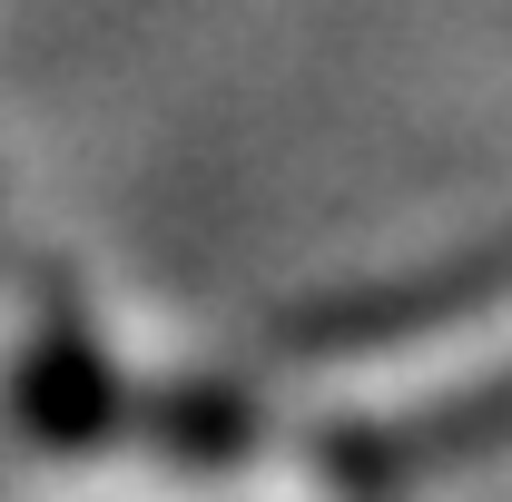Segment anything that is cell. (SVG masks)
<instances>
[{
  "label": "cell",
  "instance_id": "7a4b0ae2",
  "mask_svg": "<svg viewBox=\"0 0 512 502\" xmlns=\"http://www.w3.org/2000/svg\"><path fill=\"white\" fill-rule=\"evenodd\" d=\"M503 434H512V355H493V365H463L453 384H424L404 404L335 414L316 434V473L335 493H384V483L444 473V463H463Z\"/></svg>",
  "mask_w": 512,
  "mask_h": 502
},
{
  "label": "cell",
  "instance_id": "6da1fadb",
  "mask_svg": "<svg viewBox=\"0 0 512 502\" xmlns=\"http://www.w3.org/2000/svg\"><path fill=\"white\" fill-rule=\"evenodd\" d=\"M512 306V247L434 266V276H404V286H345L325 306H296L276 325V355L286 365H375V355H414V345H444L463 325H493Z\"/></svg>",
  "mask_w": 512,
  "mask_h": 502
}]
</instances>
